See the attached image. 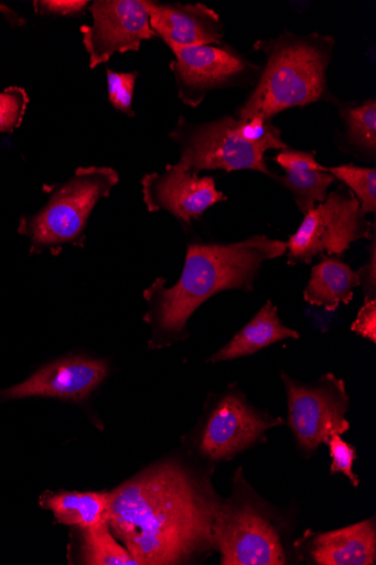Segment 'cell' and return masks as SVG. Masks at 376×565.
Segmentation results:
<instances>
[{"mask_svg": "<svg viewBox=\"0 0 376 565\" xmlns=\"http://www.w3.org/2000/svg\"><path fill=\"white\" fill-rule=\"evenodd\" d=\"M223 500L176 461L155 465L111 492L107 523L138 565H170L214 548Z\"/></svg>", "mask_w": 376, "mask_h": 565, "instance_id": "1", "label": "cell"}, {"mask_svg": "<svg viewBox=\"0 0 376 565\" xmlns=\"http://www.w3.org/2000/svg\"><path fill=\"white\" fill-rule=\"evenodd\" d=\"M287 242L254 235L237 243H192L175 286L157 278L143 291L149 305L144 321L152 328L150 348H164L183 339L197 308L213 296L238 289L251 292L261 266L287 254Z\"/></svg>", "mask_w": 376, "mask_h": 565, "instance_id": "2", "label": "cell"}, {"mask_svg": "<svg viewBox=\"0 0 376 565\" xmlns=\"http://www.w3.org/2000/svg\"><path fill=\"white\" fill-rule=\"evenodd\" d=\"M336 41L316 32L301 35L284 31L277 38L258 40L254 50L265 56L260 74L243 105L237 120L273 118L292 108L318 102L336 103L329 87V68Z\"/></svg>", "mask_w": 376, "mask_h": 565, "instance_id": "3", "label": "cell"}, {"mask_svg": "<svg viewBox=\"0 0 376 565\" xmlns=\"http://www.w3.org/2000/svg\"><path fill=\"white\" fill-rule=\"evenodd\" d=\"M119 173L106 167L78 168L60 184L44 186L49 199L36 214L20 221L18 232L31 242L30 254L49 250L58 256L65 247H84L86 228L96 204L110 196Z\"/></svg>", "mask_w": 376, "mask_h": 565, "instance_id": "4", "label": "cell"}, {"mask_svg": "<svg viewBox=\"0 0 376 565\" xmlns=\"http://www.w3.org/2000/svg\"><path fill=\"white\" fill-rule=\"evenodd\" d=\"M236 492L223 501L213 525V545L223 565H283L287 556L278 527L267 511L246 497L241 469Z\"/></svg>", "mask_w": 376, "mask_h": 565, "instance_id": "5", "label": "cell"}, {"mask_svg": "<svg viewBox=\"0 0 376 565\" xmlns=\"http://www.w3.org/2000/svg\"><path fill=\"white\" fill-rule=\"evenodd\" d=\"M170 137L179 146L180 168L198 175L203 171H256L275 175L265 162L262 147L246 140L238 131V120L225 116L217 120L193 124L180 117Z\"/></svg>", "mask_w": 376, "mask_h": 565, "instance_id": "6", "label": "cell"}, {"mask_svg": "<svg viewBox=\"0 0 376 565\" xmlns=\"http://www.w3.org/2000/svg\"><path fill=\"white\" fill-rule=\"evenodd\" d=\"M375 225L361 212L358 200L344 184L304 215L287 242L288 265H310L316 256H343L359 239H372Z\"/></svg>", "mask_w": 376, "mask_h": 565, "instance_id": "7", "label": "cell"}, {"mask_svg": "<svg viewBox=\"0 0 376 565\" xmlns=\"http://www.w3.org/2000/svg\"><path fill=\"white\" fill-rule=\"evenodd\" d=\"M281 377L288 395L289 426L300 449L311 454L321 444H327L333 434L342 436L350 430V397L343 380L332 373L311 384L284 373Z\"/></svg>", "mask_w": 376, "mask_h": 565, "instance_id": "8", "label": "cell"}, {"mask_svg": "<svg viewBox=\"0 0 376 565\" xmlns=\"http://www.w3.org/2000/svg\"><path fill=\"white\" fill-rule=\"evenodd\" d=\"M170 64L178 94L185 106L197 108L214 90L253 86L260 66L249 62L228 43L171 50Z\"/></svg>", "mask_w": 376, "mask_h": 565, "instance_id": "9", "label": "cell"}, {"mask_svg": "<svg viewBox=\"0 0 376 565\" xmlns=\"http://www.w3.org/2000/svg\"><path fill=\"white\" fill-rule=\"evenodd\" d=\"M283 424L251 405L237 385H230L212 399L198 450L214 463L229 460L260 441L268 429Z\"/></svg>", "mask_w": 376, "mask_h": 565, "instance_id": "10", "label": "cell"}, {"mask_svg": "<svg viewBox=\"0 0 376 565\" xmlns=\"http://www.w3.org/2000/svg\"><path fill=\"white\" fill-rule=\"evenodd\" d=\"M88 11L92 25H83V44L89 68L109 62L116 54L139 51L146 40L157 39L144 0H95Z\"/></svg>", "mask_w": 376, "mask_h": 565, "instance_id": "11", "label": "cell"}, {"mask_svg": "<svg viewBox=\"0 0 376 565\" xmlns=\"http://www.w3.org/2000/svg\"><path fill=\"white\" fill-rule=\"evenodd\" d=\"M141 186L149 213L168 212L187 227L198 222L214 204L228 200L217 189L214 178H201L178 164H169L164 172L146 174Z\"/></svg>", "mask_w": 376, "mask_h": 565, "instance_id": "12", "label": "cell"}, {"mask_svg": "<svg viewBox=\"0 0 376 565\" xmlns=\"http://www.w3.org/2000/svg\"><path fill=\"white\" fill-rule=\"evenodd\" d=\"M109 373V364L101 359L71 355L41 367L23 383L0 391V399L41 396L80 403L92 395Z\"/></svg>", "mask_w": 376, "mask_h": 565, "instance_id": "13", "label": "cell"}, {"mask_svg": "<svg viewBox=\"0 0 376 565\" xmlns=\"http://www.w3.org/2000/svg\"><path fill=\"white\" fill-rule=\"evenodd\" d=\"M150 25L171 50L224 43L226 28L216 11L204 4L144 0Z\"/></svg>", "mask_w": 376, "mask_h": 565, "instance_id": "14", "label": "cell"}, {"mask_svg": "<svg viewBox=\"0 0 376 565\" xmlns=\"http://www.w3.org/2000/svg\"><path fill=\"white\" fill-rule=\"evenodd\" d=\"M319 565H373L376 562V525L369 519L329 533H305L301 541Z\"/></svg>", "mask_w": 376, "mask_h": 565, "instance_id": "15", "label": "cell"}, {"mask_svg": "<svg viewBox=\"0 0 376 565\" xmlns=\"http://www.w3.org/2000/svg\"><path fill=\"white\" fill-rule=\"evenodd\" d=\"M275 161L284 170L286 175L275 173L272 179L291 192L303 215L324 202L331 185L336 182L329 168L318 163L314 152L290 147L280 151Z\"/></svg>", "mask_w": 376, "mask_h": 565, "instance_id": "16", "label": "cell"}, {"mask_svg": "<svg viewBox=\"0 0 376 565\" xmlns=\"http://www.w3.org/2000/svg\"><path fill=\"white\" fill-rule=\"evenodd\" d=\"M300 334L286 327L278 313V307L268 300L255 316L225 347L214 353L207 361L216 365L235 361L288 339L298 340Z\"/></svg>", "mask_w": 376, "mask_h": 565, "instance_id": "17", "label": "cell"}, {"mask_svg": "<svg viewBox=\"0 0 376 565\" xmlns=\"http://www.w3.org/2000/svg\"><path fill=\"white\" fill-rule=\"evenodd\" d=\"M110 501L111 492L45 491L39 503L58 524L85 531L107 523Z\"/></svg>", "mask_w": 376, "mask_h": 565, "instance_id": "18", "label": "cell"}, {"mask_svg": "<svg viewBox=\"0 0 376 565\" xmlns=\"http://www.w3.org/2000/svg\"><path fill=\"white\" fill-rule=\"evenodd\" d=\"M358 286L356 271L337 256H324L312 268L303 298L310 305L335 312L342 303L348 305L353 300L354 289Z\"/></svg>", "mask_w": 376, "mask_h": 565, "instance_id": "19", "label": "cell"}, {"mask_svg": "<svg viewBox=\"0 0 376 565\" xmlns=\"http://www.w3.org/2000/svg\"><path fill=\"white\" fill-rule=\"evenodd\" d=\"M343 121V149L369 162L376 158V100L335 103Z\"/></svg>", "mask_w": 376, "mask_h": 565, "instance_id": "20", "label": "cell"}, {"mask_svg": "<svg viewBox=\"0 0 376 565\" xmlns=\"http://www.w3.org/2000/svg\"><path fill=\"white\" fill-rule=\"evenodd\" d=\"M83 532V564L138 565L129 550L118 542L109 523Z\"/></svg>", "mask_w": 376, "mask_h": 565, "instance_id": "21", "label": "cell"}, {"mask_svg": "<svg viewBox=\"0 0 376 565\" xmlns=\"http://www.w3.org/2000/svg\"><path fill=\"white\" fill-rule=\"evenodd\" d=\"M330 173L347 186L361 205V212L367 216L376 214V170L356 166L329 168Z\"/></svg>", "mask_w": 376, "mask_h": 565, "instance_id": "22", "label": "cell"}, {"mask_svg": "<svg viewBox=\"0 0 376 565\" xmlns=\"http://www.w3.org/2000/svg\"><path fill=\"white\" fill-rule=\"evenodd\" d=\"M139 74L106 70L107 96L111 106L129 118H135L133 97Z\"/></svg>", "mask_w": 376, "mask_h": 565, "instance_id": "23", "label": "cell"}, {"mask_svg": "<svg viewBox=\"0 0 376 565\" xmlns=\"http://www.w3.org/2000/svg\"><path fill=\"white\" fill-rule=\"evenodd\" d=\"M29 103V94L22 87L0 92V132L12 134L22 126Z\"/></svg>", "mask_w": 376, "mask_h": 565, "instance_id": "24", "label": "cell"}, {"mask_svg": "<svg viewBox=\"0 0 376 565\" xmlns=\"http://www.w3.org/2000/svg\"><path fill=\"white\" fill-rule=\"evenodd\" d=\"M327 445L330 446L332 457L331 473H343L351 480L354 487H357L359 479L353 471L356 449L343 440L339 434H333Z\"/></svg>", "mask_w": 376, "mask_h": 565, "instance_id": "25", "label": "cell"}, {"mask_svg": "<svg viewBox=\"0 0 376 565\" xmlns=\"http://www.w3.org/2000/svg\"><path fill=\"white\" fill-rule=\"evenodd\" d=\"M33 6L40 15L76 18L84 15L90 3L88 0H39Z\"/></svg>", "mask_w": 376, "mask_h": 565, "instance_id": "26", "label": "cell"}, {"mask_svg": "<svg viewBox=\"0 0 376 565\" xmlns=\"http://www.w3.org/2000/svg\"><path fill=\"white\" fill-rule=\"evenodd\" d=\"M351 330L372 343L376 342V299L364 300Z\"/></svg>", "mask_w": 376, "mask_h": 565, "instance_id": "27", "label": "cell"}, {"mask_svg": "<svg viewBox=\"0 0 376 565\" xmlns=\"http://www.w3.org/2000/svg\"><path fill=\"white\" fill-rule=\"evenodd\" d=\"M368 260L362 266L356 275L358 277L359 286L364 291L365 300L376 299V239L375 236L370 239Z\"/></svg>", "mask_w": 376, "mask_h": 565, "instance_id": "28", "label": "cell"}]
</instances>
